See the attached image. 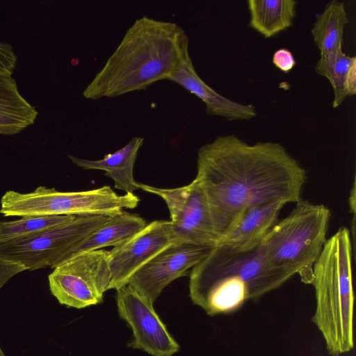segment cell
I'll return each mask as SVG.
<instances>
[{
	"mask_svg": "<svg viewBox=\"0 0 356 356\" xmlns=\"http://www.w3.org/2000/svg\"><path fill=\"white\" fill-rule=\"evenodd\" d=\"M189 54V38L181 26L140 17L127 29L83 96L97 100L145 90L168 79Z\"/></svg>",
	"mask_w": 356,
	"mask_h": 356,
	"instance_id": "obj_2",
	"label": "cell"
},
{
	"mask_svg": "<svg viewBox=\"0 0 356 356\" xmlns=\"http://www.w3.org/2000/svg\"><path fill=\"white\" fill-rule=\"evenodd\" d=\"M202 100L207 114L223 118L228 121L250 120L257 116L252 104L231 100L207 85L197 73L190 54L168 78Z\"/></svg>",
	"mask_w": 356,
	"mask_h": 356,
	"instance_id": "obj_13",
	"label": "cell"
},
{
	"mask_svg": "<svg viewBox=\"0 0 356 356\" xmlns=\"http://www.w3.org/2000/svg\"><path fill=\"white\" fill-rule=\"evenodd\" d=\"M111 217L76 216L67 223L38 234L0 243V257L17 262L29 270L54 268L68 259L88 236Z\"/></svg>",
	"mask_w": 356,
	"mask_h": 356,
	"instance_id": "obj_7",
	"label": "cell"
},
{
	"mask_svg": "<svg viewBox=\"0 0 356 356\" xmlns=\"http://www.w3.org/2000/svg\"><path fill=\"white\" fill-rule=\"evenodd\" d=\"M176 243L170 220H156L124 243L108 251L110 289H118L153 257Z\"/></svg>",
	"mask_w": 356,
	"mask_h": 356,
	"instance_id": "obj_12",
	"label": "cell"
},
{
	"mask_svg": "<svg viewBox=\"0 0 356 356\" xmlns=\"http://www.w3.org/2000/svg\"><path fill=\"white\" fill-rule=\"evenodd\" d=\"M349 204L350 213L353 215L355 213V181L354 180L353 188L350 190V195L349 197Z\"/></svg>",
	"mask_w": 356,
	"mask_h": 356,
	"instance_id": "obj_25",
	"label": "cell"
},
{
	"mask_svg": "<svg viewBox=\"0 0 356 356\" xmlns=\"http://www.w3.org/2000/svg\"><path fill=\"white\" fill-rule=\"evenodd\" d=\"M140 202L134 193L118 195L110 186L75 192H62L39 186L34 191L5 193L0 213L4 216H114L134 209Z\"/></svg>",
	"mask_w": 356,
	"mask_h": 356,
	"instance_id": "obj_6",
	"label": "cell"
},
{
	"mask_svg": "<svg viewBox=\"0 0 356 356\" xmlns=\"http://www.w3.org/2000/svg\"><path fill=\"white\" fill-rule=\"evenodd\" d=\"M147 224L139 215L124 210L111 216L107 222L88 236L70 257L83 252L120 245L143 229Z\"/></svg>",
	"mask_w": 356,
	"mask_h": 356,
	"instance_id": "obj_17",
	"label": "cell"
},
{
	"mask_svg": "<svg viewBox=\"0 0 356 356\" xmlns=\"http://www.w3.org/2000/svg\"><path fill=\"white\" fill-rule=\"evenodd\" d=\"M348 15L343 2L332 0L317 16L311 33L321 54L342 49L344 29Z\"/></svg>",
	"mask_w": 356,
	"mask_h": 356,
	"instance_id": "obj_20",
	"label": "cell"
},
{
	"mask_svg": "<svg viewBox=\"0 0 356 356\" xmlns=\"http://www.w3.org/2000/svg\"><path fill=\"white\" fill-rule=\"evenodd\" d=\"M330 209L300 199L291 213L277 221L259 245L274 267L302 283L312 284L314 266L327 240Z\"/></svg>",
	"mask_w": 356,
	"mask_h": 356,
	"instance_id": "obj_5",
	"label": "cell"
},
{
	"mask_svg": "<svg viewBox=\"0 0 356 356\" xmlns=\"http://www.w3.org/2000/svg\"><path fill=\"white\" fill-rule=\"evenodd\" d=\"M212 248L189 242L173 243L139 268L128 284L154 304L166 286L191 272Z\"/></svg>",
	"mask_w": 356,
	"mask_h": 356,
	"instance_id": "obj_11",
	"label": "cell"
},
{
	"mask_svg": "<svg viewBox=\"0 0 356 356\" xmlns=\"http://www.w3.org/2000/svg\"><path fill=\"white\" fill-rule=\"evenodd\" d=\"M293 275L268 262L259 246L238 252L213 247L190 272L192 302L209 315L229 313L280 287Z\"/></svg>",
	"mask_w": 356,
	"mask_h": 356,
	"instance_id": "obj_3",
	"label": "cell"
},
{
	"mask_svg": "<svg viewBox=\"0 0 356 356\" xmlns=\"http://www.w3.org/2000/svg\"><path fill=\"white\" fill-rule=\"evenodd\" d=\"M143 142L144 138L135 136L122 148L98 160L81 159L71 155L68 156L73 163L83 169L105 171V175L113 180L115 188L126 193H134L139 189L134 178V165Z\"/></svg>",
	"mask_w": 356,
	"mask_h": 356,
	"instance_id": "obj_15",
	"label": "cell"
},
{
	"mask_svg": "<svg viewBox=\"0 0 356 356\" xmlns=\"http://www.w3.org/2000/svg\"><path fill=\"white\" fill-rule=\"evenodd\" d=\"M26 270V268L13 261L0 257V289L13 277ZM0 356H6L0 348Z\"/></svg>",
	"mask_w": 356,
	"mask_h": 356,
	"instance_id": "obj_23",
	"label": "cell"
},
{
	"mask_svg": "<svg viewBox=\"0 0 356 356\" xmlns=\"http://www.w3.org/2000/svg\"><path fill=\"white\" fill-rule=\"evenodd\" d=\"M17 60L13 47L0 42V76H12Z\"/></svg>",
	"mask_w": 356,
	"mask_h": 356,
	"instance_id": "obj_22",
	"label": "cell"
},
{
	"mask_svg": "<svg viewBox=\"0 0 356 356\" xmlns=\"http://www.w3.org/2000/svg\"><path fill=\"white\" fill-rule=\"evenodd\" d=\"M137 186L161 197L170 216L176 242H189L214 247L218 242L204 191L195 178L190 184L163 188L137 182Z\"/></svg>",
	"mask_w": 356,
	"mask_h": 356,
	"instance_id": "obj_9",
	"label": "cell"
},
{
	"mask_svg": "<svg viewBox=\"0 0 356 356\" xmlns=\"http://www.w3.org/2000/svg\"><path fill=\"white\" fill-rule=\"evenodd\" d=\"M272 62L284 72H289L296 65L293 54L286 48L277 49L273 56Z\"/></svg>",
	"mask_w": 356,
	"mask_h": 356,
	"instance_id": "obj_24",
	"label": "cell"
},
{
	"mask_svg": "<svg viewBox=\"0 0 356 356\" xmlns=\"http://www.w3.org/2000/svg\"><path fill=\"white\" fill-rule=\"evenodd\" d=\"M49 285L61 305L77 309L102 302L109 290L108 251L100 249L73 255L53 268Z\"/></svg>",
	"mask_w": 356,
	"mask_h": 356,
	"instance_id": "obj_8",
	"label": "cell"
},
{
	"mask_svg": "<svg viewBox=\"0 0 356 356\" xmlns=\"http://www.w3.org/2000/svg\"><path fill=\"white\" fill-rule=\"evenodd\" d=\"M37 116L12 76H0V134H17L33 124Z\"/></svg>",
	"mask_w": 356,
	"mask_h": 356,
	"instance_id": "obj_16",
	"label": "cell"
},
{
	"mask_svg": "<svg viewBox=\"0 0 356 356\" xmlns=\"http://www.w3.org/2000/svg\"><path fill=\"white\" fill-rule=\"evenodd\" d=\"M195 179L206 195L219 242L249 209L300 200L307 175L281 144H248L229 134L199 148Z\"/></svg>",
	"mask_w": 356,
	"mask_h": 356,
	"instance_id": "obj_1",
	"label": "cell"
},
{
	"mask_svg": "<svg viewBox=\"0 0 356 356\" xmlns=\"http://www.w3.org/2000/svg\"><path fill=\"white\" fill-rule=\"evenodd\" d=\"M250 26L271 38L291 27L296 17L293 0H248Z\"/></svg>",
	"mask_w": 356,
	"mask_h": 356,
	"instance_id": "obj_19",
	"label": "cell"
},
{
	"mask_svg": "<svg viewBox=\"0 0 356 356\" xmlns=\"http://www.w3.org/2000/svg\"><path fill=\"white\" fill-rule=\"evenodd\" d=\"M286 204L277 200L249 209L217 245L238 252L254 249L277 222L278 216Z\"/></svg>",
	"mask_w": 356,
	"mask_h": 356,
	"instance_id": "obj_14",
	"label": "cell"
},
{
	"mask_svg": "<svg viewBox=\"0 0 356 356\" xmlns=\"http://www.w3.org/2000/svg\"><path fill=\"white\" fill-rule=\"evenodd\" d=\"M76 216H29L0 222V243L29 238L67 223Z\"/></svg>",
	"mask_w": 356,
	"mask_h": 356,
	"instance_id": "obj_21",
	"label": "cell"
},
{
	"mask_svg": "<svg viewBox=\"0 0 356 356\" xmlns=\"http://www.w3.org/2000/svg\"><path fill=\"white\" fill-rule=\"evenodd\" d=\"M1 222V221H0Z\"/></svg>",
	"mask_w": 356,
	"mask_h": 356,
	"instance_id": "obj_26",
	"label": "cell"
},
{
	"mask_svg": "<svg viewBox=\"0 0 356 356\" xmlns=\"http://www.w3.org/2000/svg\"><path fill=\"white\" fill-rule=\"evenodd\" d=\"M353 243L350 230L341 227L326 240L313 269L316 307L312 322L327 353L340 356L354 348Z\"/></svg>",
	"mask_w": 356,
	"mask_h": 356,
	"instance_id": "obj_4",
	"label": "cell"
},
{
	"mask_svg": "<svg viewBox=\"0 0 356 356\" xmlns=\"http://www.w3.org/2000/svg\"><path fill=\"white\" fill-rule=\"evenodd\" d=\"M315 69L318 74L330 82L334 92L333 108L356 94L355 56L346 55L343 49L321 54Z\"/></svg>",
	"mask_w": 356,
	"mask_h": 356,
	"instance_id": "obj_18",
	"label": "cell"
},
{
	"mask_svg": "<svg viewBox=\"0 0 356 356\" xmlns=\"http://www.w3.org/2000/svg\"><path fill=\"white\" fill-rule=\"evenodd\" d=\"M118 314L133 331L129 347L152 356H172L179 345L156 313L153 303L129 284L116 289Z\"/></svg>",
	"mask_w": 356,
	"mask_h": 356,
	"instance_id": "obj_10",
	"label": "cell"
}]
</instances>
